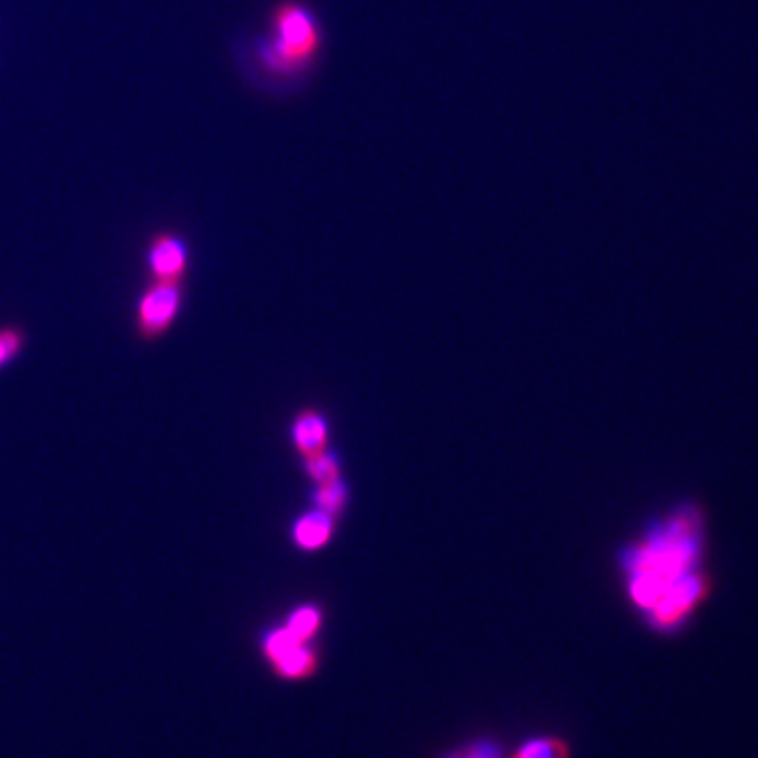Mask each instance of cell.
<instances>
[{"label": "cell", "mask_w": 758, "mask_h": 758, "mask_svg": "<svg viewBox=\"0 0 758 758\" xmlns=\"http://www.w3.org/2000/svg\"><path fill=\"white\" fill-rule=\"evenodd\" d=\"M447 758H504V755L493 742H475L451 753Z\"/></svg>", "instance_id": "cell-13"}, {"label": "cell", "mask_w": 758, "mask_h": 758, "mask_svg": "<svg viewBox=\"0 0 758 758\" xmlns=\"http://www.w3.org/2000/svg\"><path fill=\"white\" fill-rule=\"evenodd\" d=\"M276 672L285 679H302L316 670V654L306 645L291 649L289 654L280 655L273 661Z\"/></svg>", "instance_id": "cell-7"}, {"label": "cell", "mask_w": 758, "mask_h": 758, "mask_svg": "<svg viewBox=\"0 0 758 758\" xmlns=\"http://www.w3.org/2000/svg\"><path fill=\"white\" fill-rule=\"evenodd\" d=\"M184 280H152L139 295L136 329L143 342H156L172 331L184 306Z\"/></svg>", "instance_id": "cell-3"}, {"label": "cell", "mask_w": 758, "mask_h": 758, "mask_svg": "<svg viewBox=\"0 0 758 758\" xmlns=\"http://www.w3.org/2000/svg\"><path fill=\"white\" fill-rule=\"evenodd\" d=\"M323 30L308 7L282 2L273 13V36L262 47L266 68L280 76H293L311 66L320 51Z\"/></svg>", "instance_id": "cell-2"}, {"label": "cell", "mask_w": 758, "mask_h": 758, "mask_svg": "<svg viewBox=\"0 0 758 758\" xmlns=\"http://www.w3.org/2000/svg\"><path fill=\"white\" fill-rule=\"evenodd\" d=\"M26 345V331L20 325L0 327V371L9 367Z\"/></svg>", "instance_id": "cell-11"}, {"label": "cell", "mask_w": 758, "mask_h": 758, "mask_svg": "<svg viewBox=\"0 0 758 758\" xmlns=\"http://www.w3.org/2000/svg\"><path fill=\"white\" fill-rule=\"evenodd\" d=\"M513 758H571V748L565 740L560 737H533L518 746Z\"/></svg>", "instance_id": "cell-8"}, {"label": "cell", "mask_w": 758, "mask_h": 758, "mask_svg": "<svg viewBox=\"0 0 758 758\" xmlns=\"http://www.w3.org/2000/svg\"><path fill=\"white\" fill-rule=\"evenodd\" d=\"M345 502H348V487H345L340 477L327 483L316 484L314 491V506L331 517H336L338 513L344 510Z\"/></svg>", "instance_id": "cell-9"}, {"label": "cell", "mask_w": 758, "mask_h": 758, "mask_svg": "<svg viewBox=\"0 0 758 758\" xmlns=\"http://www.w3.org/2000/svg\"><path fill=\"white\" fill-rule=\"evenodd\" d=\"M146 264L152 280H184L190 264L188 244L175 232H159L148 242Z\"/></svg>", "instance_id": "cell-4"}, {"label": "cell", "mask_w": 758, "mask_h": 758, "mask_svg": "<svg viewBox=\"0 0 758 758\" xmlns=\"http://www.w3.org/2000/svg\"><path fill=\"white\" fill-rule=\"evenodd\" d=\"M293 542L302 551H316L327 544L333 533V517L323 510H312L308 515L295 520L293 525Z\"/></svg>", "instance_id": "cell-6"}, {"label": "cell", "mask_w": 758, "mask_h": 758, "mask_svg": "<svg viewBox=\"0 0 758 758\" xmlns=\"http://www.w3.org/2000/svg\"><path fill=\"white\" fill-rule=\"evenodd\" d=\"M327 421L323 415L314 414V412H304L298 415L291 428V439L293 445L300 451V455L311 457L320 451H325L327 445Z\"/></svg>", "instance_id": "cell-5"}, {"label": "cell", "mask_w": 758, "mask_h": 758, "mask_svg": "<svg viewBox=\"0 0 758 758\" xmlns=\"http://www.w3.org/2000/svg\"><path fill=\"white\" fill-rule=\"evenodd\" d=\"M306 472L308 477L318 483H327V481H333L340 477V462H338V455L336 453H327V451H320L316 455H311L306 457Z\"/></svg>", "instance_id": "cell-12"}, {"label": "cell", "mask_w": 758, "mask_h": 758, "mask_svg": "<svg viewBox=\"0 0 758 758\" xmlns=\"http://www.w3.org/2000/svg\"><path fill=\"white\" fill-rule=\"evenodd\" d=\"M285 626H287L295 636H300V639H304V641H312V639L316 636L318 628H320V611H318V607H314V605H302V607H298V609L289 616V620H287Z\"/></svg>", "instance_id": "cell-10"}, {"label": "cell", "mask_w": 758, "mask_h": 758, "mask_svg": "<svg viewBox=\"0 0 758 758\" xmlns=\"http://www.w3.org/2000/svg\"><path fill=\"white\" fill-rule=\"evenodd\" d=\"M706 548V515L697 504L683 502L655 518L621 552L628 598L655 632L681 630L708 601Z\"/></svg>", "instance_id": "cell-1"}]
</instances>
